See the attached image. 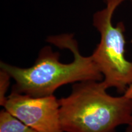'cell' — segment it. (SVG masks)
Masks as SVG:
<instances>
[{"label": "cell", "instance_id": "1", "mask_svg": "<svg viewBox=\"0 0 132 132\" xmlns=\"http://www.w3.org/2000/svg\"><path fill=\"white\" fill-rule=\"evenodd\" d=\"M47 42L59 48L68 49L73 54L72 62L59 61V53L47 46L41 50L35 63L28 68H21L1 62L0 68L15 81L12 92L34 97L53 95L62 86L85 81H101L103 76L93 61L91 56L80 54L78 44L72 34L48 37Z\"/></svg>", "mask_w": 132, "mask_h": 132}, {"label": "cell", "instance_id": "2", "mask_svg": "<svg viewBox=\"0 0 132 132\" xmlns=\"http://www.w3.org/2000/svg\"><path fill=\"white\" fill-rule=\"evenodd\" d=\"M59 102L64 132H116L132 123V98L108 94L102 81L73 83L70 94Z\"/></svg>", "mask_w": 132, "mask_h": 132}, {"label": "cell", "instance_id": "3", "mask_svg": "<svg viewBox=\"0 0 132 132\" xmlns=\"http://www.w3.org/2000/svg\"><path fill=\"white\" fill-rule=\"evenodd\" d=\"M126 0H105L106 7L94 15L93 24L100 34V40L91 56L103 76L102 83L106 89L115 87L123 95L132 84V60L125 57V26L112 23L115 10Z\"/></svg>", "mask_w": 132, "mask_h": 132}, {"label": "cell", "instance_id": "4", "mask_svg": "<svg viewBox=\"0 0 132 132\" xmlns=\"http://www.w3.org/2000/svg\"><path fill=\"white\" fill-rule=\"evenodd\" d=\"M5 110L37 132H64L59 99L54 95L34 97L11 92Z\"/></svg>", "mask_w": 132, "mask_h": 132}, {"label": "cell", "instance_id": "5", "mask_svg": "<svg viewBox=\"0 0 132 132\" xmlns=\"http://www.w3.org/2000/svg\"><path fill=\"white\" fill-rule=\"evenodd\" d=\"M0 132H37L7 110L0 112Z\"/></svg>", "mask_w": 132, "mask_h": 132}, {"label": "cell", "instance_id": "6", "mask_svg": "<svg viewBox=\"0 0 132 132\" xmlns=\"http://www.w3.org/2000/svg\"><path fill=\"white\" fill-rule=\"evenodd\" d=\"M11 77L6 71L0 69V105L4 106L7 96L6 95L10 85Z\"/></svg>", "mask_w": 132, "mask_h": 132}, {"label": "cell", "instance_id": "7", "mask_svg": "<svg viewBox=\"0 0 132 132\" xmlns=\"http://www.w3.org/2000/svg\"><path fill=\"white\" fill-rule=\"evenodd\" d=\"M123 95L128 97V98H132V84L128 87L127 89L126 90V91L125 92V93Z\"/></svg>", "mask_w": 132, "mask_h": 132}, {"label": "cell", "instance_id": "8", "mask_svg": "<svg viewBox=\"0 0 132 132\" xmlns=\"http://www.w3.org/2000/svg\"><path fill=\"white\" fill-rule=\"evenodd\" d=\"M125 132H132V123L128 125Z\"/></svg>", "mask_w": 132, "mask_h": 132}]
</instances>
